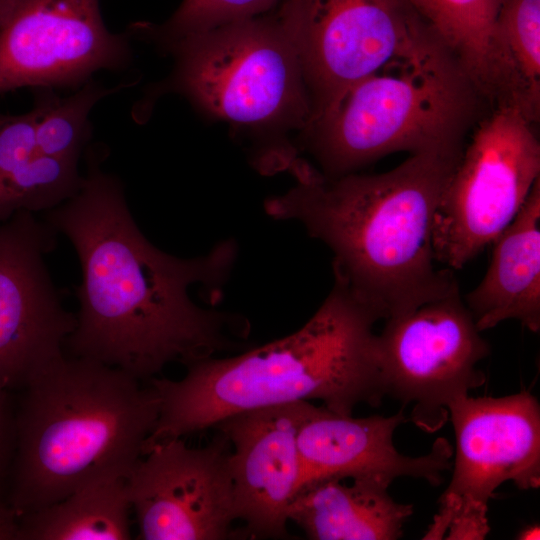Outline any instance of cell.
Masks as SVG:
<instances>
[{"label": "cell", "mask_w": 540, "mask_h": 540, "mask_svg": "<svg viewBox=\"0 0 540 540\" xmlns=\"http://www.w3.org/2000/svg\"><path fill=\"white\" fill-rule=\"evenodd\" d=\"M103 158L88 151L79 190L44 218L71 242L81 266L76 326L65 342L71 355L148 382L171 363L188 367L243 347L245 318L191 296L194 286L222 294L236 245L221 242L193 258L160 250L138 228L123 184L103 169Z\"/></svg>", "instance_id": "1"}, {"label": "cell", "mask_w": 540, "mask_h": 540, "mask_svg": "<svg viewBox=\"0 0 540 540\" xmlns=\"http://www.w3.org/2000/svg\"><path fill=\"white\" fill-rule=\"evenodd\" d=\"M462 151L412 154L392 170L328 177L299 159L297 182L265 201L276 220H294L333 253L334 278L387 320L441 298L458 283L435 266L433 218Z\"/></svg>", "instance_id": "2"}, {"label": "cell", "mask_w": 540, "mask_h": 540, "mask_svg": "<svg viewBox=\"0 0 540 540\" xmlns=\"http://www.w3.org/2000/svg\"><path fill=\"white\" fill-rule=\"evenodd\" d=\"M379 319L342 281L297 331L230 357H210L180 380L153 377L160 407L143 453L156 443L213 428L250 410L320 400L339 414L378 406L384 394L376 364Z\"/></svg>", "instance_id": "3"}, {"label": "cell", "mask_w": 540, "mask_h": 540, "mask_svg": "<svg viewBox=\"0 0 540 540\" xmlns=\"http://www.w3.org/2000/svg\"><path fill=\"white\" fill-rule=\"evenodd\" d=\"M159 407L152 387L130 374L64 356L25 385L8 505L20 518L91 481L128 476Z\"/></svg>", "instance_id": "4"}, {"label": "cell", "mask_w": 540, "mask_h": 540, "mask_svg": "<svg viewBox=\"0 0 540 540\" xmlns=\"http://www.w3.org/2000/svg\"><path fill=\"white\" fill-rule=\"evenodd\" d=\"M170 75L145 91L133 114L142 120L161 96L185 97L205 115L254 139V165L263 173L290 170L298 137L312 110L302 70L276 14L218 26L185 38L167 52Z\"/></svg>", "instance_id": "5"}, {"label": "cell", "mask_w": 540, "mask_h": 540, "mask_svg": "<svg viewBox=\"0 0 540 540\" xmlns=\"http://www.w3.org/2000/svg\"><path fill=\"white\" fill-rule=\"evenodd\" d=\"M481 99L461 63L434 40L354 83L298 139L328 177L395 152L462 151Z\"/></svg>", "instance_id": "6"}, {"label": "cell", "mask_w": 540, "mask_h": 540, "mask_svg": "<svg viewBox=\"0 0 540 540\" xmlns=\"http://www.w3.org/2000/svg\"><path fill=\"white\" fill-rule=\"evenodd\" d=\"M534 125L506 106H494L479 122L434 214L436 262L463 268L515 218L540 179Z\"/></svg>", "instance_id": "7"}, {"label": "cell", "mask_w": 540, "mask_h": 540, "mask_svg": "<svg viewBox=\"0 0 540 540\" xmlns=\"http://www.w3.org/2000/svg\"><path fill=\"white\" fill-rule=\"evenodd\" d=\"M276 16L302 70L310 122L354 83L437 39L406 0H282Z\"/></svg>", "instance_id": "8"}, {"label": "cell", "mask_w": 540, "mask_h": 540, "mask_svg": "<svg viewBox=\"0 0 540 540\" xmlns=\"http://www.w3.org/2000/svg\"><path fill=\"white\" fill-rule=\"evenodd\" d=\"M385 321L375 339L384 397L411 404L409 420L434 433L449 420V405L486 381L478 365L489 343L459 288Z\"/></svg>", "instance_id": "9"}, {"label": "cell", "mask_w": 540, "mask_h": 540, "mask_svg": "<svg viewBox=\"0 0 540 540\" xmlns=\"http://www.w3.org/2000/svg\"><path fill=\"white\" fill-rule=\"evenodd\" d=\"M130 36L110 31L100 0H16L0 26V95L20 88L76 89L133 60Z\"/></svg>", "instance_id": "10"}, {"label": "cell", "mask_w": 540, "mask_h": 540, "mask_svg": "<svg viewBox=\"0 0 540 540\" xmlns=\"http://www.w3.org/2000/svg\"><path fill=\"white\" fill-rule=\"evenodd\" d=\"M455 448L452 476L423 539H444L462 507L488 508L496 490L540 486V406L528 391L502 397L462 396L449 405Z\"/></svg>", "instance_id": "11"}, {"label": "cell", "mask_w": 540, "mask_h": 540, "mask_svg": "<svg viewBox=\"0 0 540 540\" xmlns=\"http://www.w3.org/2000/svg\"><path fill=\"white\" fill-rule=\"evenodd\" d=\"M199 448L181 438L156 443L127 477L141 540H224L237 520L231 444L216 429Z\"/></svg>", "instance_id": "12"}, {"label": "cell", "mask_w": 540, "mask_h": 540, "mask_svg": "<svg viewBox=\"0 0 540 540\" xmlns=\"http://www.w3.org/2000/svg\"><path fill=\"white\" fill-rule=\"evenodd\" d=\"M56 230L21 211L0 222V387L24 386L62 359L76 314L63 306L44 257Z\"/></svg>", "instance_id": "13"}, {"label": "cell", "mask_w": 540, "mask_h": 540, "mask_svg": "<svg viewBox=\"0 0 540 540\" xmlns=\"http://www.w3.org/2000/svg\"><path fill=\"white\" fill-rule=\"evenodd\" d=\"M312 403L300 401L229 416L213 428L231 444L237 520L252 538H286L291 504L304 485L298 432Z\"/></svg>", "instance_id": "14"}, {"label": "cell", "mask_w": 540, "mask_h": 540, "mask_svg": "<svg viewBox=\"0 0 540 540\" xmlns=\"http://www.w3.org/2000/svg\"><path fill=\"white\" fill-rule=\"evenodd\" d=\"M407 421L403 409L390 416L357 418L312 404L298 432L304 485L326 478L377 479L391 485L399 477L441 484L443 473L452 469L451 444L438 438L425 455L400 453L393 436Z\"/></svg>", "instance_id": "15"}, {"label": "cell", "mask_w": 540, "mask_h": 540, "mask_svg": "<svg viewBox=\"0 0 540 540\" xmlns=\"http://www.w3.org/2000/svg\"><path fill=\"white\" fill-rule=\"evenodd\" d=\"M481 282L463 301L483 332L516 320L540 330V179L512 222L494 240Z\"/></svg>", "instance_id": "16"}, {"label": "cell", "mask_w": 540, "mask_h": 540, "mask_svg": "<svg viewBox=\"0 0 540 540\" xmlns=\"http://www.w3.org/2000/svg\"><path fill=\"white\" fill-rule=\"evenodd\" d=\"M389 486L377 479L313 481L295 496L289 519L312 540H395L414 510L397 502Z\"/></svg>", "instance_id": "17"}, {"label": "cell", "mask_w": 540, "mask_h": 540, "mask_svg": "<svg viewBox=\"0 0 540 540\" xmlns=\"http://www.w3.org/2000/svg\"><path fill=\"white\" fill-rule=\"evenodd\" d=\"M484 97L538 122L540 0H502L490 35Z\"/></svg>", "instance_id": "18"}, {"label": "cell", "mask_w": 540, "mask_h": 540, "mask_svg": "<svg viewBox=\"0 0 540 540\" xmlns=\"http://www.w3.org/2000/svg\"><path fill=\"white\" fill-rule=\"evenodd\" d=\"M127 477L91 481L62 500L19 518L18 540H128Z\"/></svg>", "instance_id": "19"}, {"label": "cell", "mask_w": 540, "mask_h": 540, "mask_svg": "<svg viewBox=\"0 0 540 540\" xmlns=\"http://www.w3.org/2000/svg\"><path fill=\"white\" fill-rule=\"evenodd\" d=\"M484 94L490 35L502 0H406Z\"/></svg>", "instance_id": "20"}, {"label": "cell", "mask_w": 540, "mask_h": 540, "mask_svg": "<svg viewBox=\"0 0 540 540\" xmlns=\"http://www.w3.org/2000/svg\"><path fill=\"white\" fill-rule=\"evenodd\" d=\"M130 83L105 86L91 79L66 97L58 96L53 88H36L34 103L39 108L36 142L41 154L80 160L91 138L89 115L105 97L130 87Z\"/></svg>", "instance_id": "21"}, {"label": "cell", "mask_w": 540, "mask_h": 540, "mask_svg": "<svg viewBox=\"0 0 540 540\" xmlns=\"http://www.w3.org/2000/svg\"><path fill=\"white\" fill-rule=\"evenodd\" d=\"M278 0H183L161 23L139 21L126 31L139 41L166 53L174 44L190 36L231 22L261 15Z\"/></svg>", "instance_id": "22"}, {"label": "cell", "mask_w": 540, "mask_h": 540, "mask_svg": "<svg viewBox=\"0 0 540 540\" xmlns=\"http://www.w3.org/2000/svg\"><path fill=\"white\" fill-rule=\"evenodd\" d=\"M39 108L22 114L0 112V192L40 153L36 142Z\"/></svg>", "instance_id": "23"}, {"label": "cell", "mask_w": 540, "mask_h": 540, "mask_svg": "<svg viewBox=\"0 0 540 540\" xmlns=\"http://www.w3.org/2000/svg\"><path fill=\"white\" fill-rule=\"evenodd\" d=\"M490 531L488 509L464 507L450 519L444 539L483 540Z\"/></svg>", "instance_id": "24"}, {"label": "cell", "mask_w": 540, "mask_h": 540, "mask_svg": "<svg viewBox=\"0 0 540 540\" xmlns=\"http://www.w3.org/2000/svg\"><path fill=\"white\" fill-rule=\"evenodd\" d=\"M16 446V415L13 414L7 389L0 387V492Z\"/></svg>", "instance_id": "25"}, {"label": "cell", "mask_w": 540, "mask_h": 540, "mask_svg": "<svg viewBox=\"0 0 540 540\" xmlns=\"http://www.w3.org/2000/svg\"><path fill=\"white\" fill-rule=\"evenodd\" d=\"M19 530V518L13 509L0 502V540H18Z\"/></svg>", "instance_id": "26"}, {"label": "cell", "mask_w": 540, "mask_h": 540, "mask_svg": "<svg viewBox=\"0 0 540 540\" xmlns=\"http://www.w3.org/2000/svg\"><path fill=\"white\" fill-rule=\"evenodd\" d=\"M539 536H540V527L538 524H533L522 529L518 533L516 538L520 540H533V539H539L540 538Z\"/></svg>", "instance_id": "27"}, {"label": "cell", "mask_w": 540, "mask_h": 540, "mask_svg": "<svg viewBox=\"0 0 540 540\" xmlns=\"http://www.w3.org/2000/svg\"><path fill=\"white\" fill-rule=\"evenodd\" d=\"M16 0H0V26L7 18Z\"/></svg>", "instance_id": "28"}]
</instances>
